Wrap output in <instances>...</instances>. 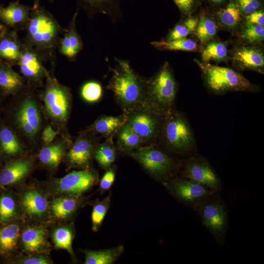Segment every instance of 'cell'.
Here are the masks:
<instances>
[{
    "instance_id": "6da1fadb",
    "label": "cell",
    "mask_w": 264,
    "mask_h": 264,
    "mask_svg": "<svg viewBox=\"0 0 264 264\" xmlns=\"http://www.w3.org/2000/svg\"><path fill=\"white\" fill-rule=\"evenodd\" d=\"M117 66L110 68L112 75L107 88L114 94L117 103L127 113L143 104L147 79L140 76L126 61L115 59Z\"/></svg>"
},
{
    "instance_id": "7a4b0ae2",
    "label": "cell",
    "mask_w": 264,
    "mask_h": 264,
    "mask_svg": "<svg viewBox=\"0 0 264 264\" xmlns=\"http://www.w3.org/2000/svg\"><path fill=\"white\" fill-rule=\"evenodd\" d=\"M177 89L172 69L166 61L153 76L147 79L142 105L165 116L175 109Z\"/></svg>"
},
{
    "instance_id": "3957f363",
    "label": "cell",
    "mask_w": 264,
    "mask_h": 264,
    "mask_svg": "<svg viewBox=\"0 0 264 264\" xmlns=\"http://www.w3.org/2000/svg\"><path fill=\"white\" fill-rule=\"evenodd\" d=\"M24 25L27 32L25 43L42 56L51 55L59 44V35L62 30L53 16L39 5L34 4Z\"/></svg>"
},
{
    "instance_id": "277c9868",
    "label": "cell",
    "mask_w": 264,
    "mask_h": 264,
    "mask_svg": "<svg viewBox=\"0 0 264 264\" xmlns=\"http://www.w3.org/2000/svg\"><path fill=\"white\" fill-rule=\"evenodd\" d=\"M45 78L44 89L41 96L44 111L63 138L71 144L66 127L71 109V91L48 71Z\"/></svg>"
},
{
    "instance_id": "5b68a950",
    "label": "cell",
    "mask_w": 264,
    "mask_h": 264,
    "mask_svg": "<svg viewBox=\"0 0 264 264\" xmlns=\"http://www.w3.org/2000/svg\"><path fill=\"white\" fill-rule=\"evenodd\" d=\"M158 141L168 151L185 157L197 153L196 140L188 118L175 108L165 116Z\"/></svg>"
},
{
    "instance_id": "8992f818",
    "label": "cell",
    "mask_w": 264,
    "mask_h": 264,
    "mask_svg": "<svg viewBox=\"0 0 264 264\" xmlns=\"http://www.w3.org/2000/svg\"><path fill=\"white\" fill-rule=\"evenodd\" d=\"M194 61L200 69L205 88L212 94L222 95L237 91L256 92L261 90L258 86L232 68L203 63L197 59Z\"/></svg>"
},
{
    "instance_id": "52a82bcc",
    "label": "cell",
    "mask_w": 264,
    "mask_h": 264,
    "mask_svg": "<svg viewBox=\"0 0 264 264\" xmlns=\"http://www.w3.org/2000/svg\"><path fill=\"white\" fill-rule=\"evenodd\" d=\"M131 155L156 180L164 184L177 175L180 160H176L156 143L147 145Z\"/></svg>"
},
{
    "instance_id": "ba28073f",
    "label": "cell",
    "mask_w": 264,
    "mask_h": 264,
    "mask_svg": "<svg viewBox=\"0 0 264 264\" xmlns=\"http://www.w3.org/2000/svg\"><path fill=\"white\" fill-rule=\"evenodd\" d=\"M193 210L219 245L223 246L228 227V210L220 193L210 196Z\"/></svg>"
},
{
    "instance_id": "9c48e42d",
    "label": "cell",
    "mask_w": 264,
    "mask_h": 264,
    "mask_svg": "<svg viewBox=\"0 0 264 264\" xmlns=\"http://www.w3.org/2000/svg\"><path fill=\"white\" fill-rule=\"evenodd\" d=\"M23 92L14 111V123L21 135L33 144L41 135L42 116L33 94L30 91Z\"/></svg>"
},
{
    "instance_id": "30bf717a",
    "label": "cell",
    "mask_w": 264,
    "mask_h": 264,
    "mask_svg": "<svg viewBox=\"0 0 264 264\" xmlns=\"http://www.w3.org/2000/svg\"><path fill=\"white\" fill-rule=\"evenodd\" d=\"M178 176L199 183L212 191L220 193V178L208 159L198 153L179 161Z\"/></svg>"
},
{
    "instance_id": "8fae6325",
    "label": "cell",
    "mask_w": 264,
    "mask_h": 264,
    "mask_svg": "<svg viewBox=\"0 0 264 264\" xmlns=\"http://www.w3.org/2000/svg\"><path fill=\"white\" fill-rule=\"evenodd\" d=\"M125 114L127 123L139 135L143 144L147 145L158 142L165 116L143 105Z\"/></svg>"
},
{
    "instance_id": "7c38bea8",
    "label": "cell",
    "mask_w": 264,
    "mask_h": 264,
    "mask_svg": "<svg viewBox=\"0 0 264 264\" xmlns=\"http://www.w3.org/2000/svg\"><path fill=\"white\" fill-rule=\"evenodd\" d=\"M164 185L174 197L192 210L199 203L217 193L199 183L178 176L172 178Z\"/></svg>"
},
{
    "instance_id": "4fadbf2b",
    "label": "cell",
    "mask_w": 264,
    "mask_h": 264,
    "mask_svg": "<svg viewBox=\"0 0 264 264\" xmlns=\"http://www.w3.org/2000/svg\"><path fill=\"white\" fill-rule=\"evenodd\" d=\"M41 54L26 44H22L17 64L21 73L31 86H38L46 77L47 70L42 64Z\"/></svg>"
},
{
    "instance_id": "5bb4252c",
    "label": "cell",
    "mask_w": 264,
    "mask_h": 264,
    "mask_svg": "<svg viewBox=\"0 0 264 264\" xmlns=\"http://www.w3.org/2000/svg\"><path fill=\"white\" fill-rule=\"evenodd\" d=\"M98 180L97 173L88 168L73 171L57 180L59 191L75 197L88 191Z\"/></svg>"
},
{
    "instance_id": "9a60e30c",
    "label": "cell",
    "mask_w": 264,
    "mask_h": 264,
    "mask_svg": "<svg viewBox=\"0 0 264 264\" xmlns=\"http://www.w3.org/2000/svg\"><path fill=\"white\" fill-rule=\"evenodd\" d=\"M229 57L238 71L249 70L264 73V54L258 45L243 44L234 48Z\"/></svg>"
},
{
    "instance_id": "2e32d148",
    "label": "cell",
    "mask_w": 264,
    "mask_h": 264,
    "mask_svg": "<svg viewBox=\"0 0 264 264\" xmlns=\"http://www.w3.org/2000/svg\"><path fill=\"white\" fill-rule=\"evenodd\" d=\"M94 135L84 131L76 138L66 154L70 166L87 169L98 144Z\"/></svg>"
},
{
    "instance_id": "e0dca14e",
    "label": "cell",
    "mask_w": 264,
    "mask_h": 264,
    "mask_svg": "<svg viewBox=\"0 0 264 264\" xmlns=\"http://www.w3.org/2000/svg\"><path fill=\"white\" fill-rule=\"evenodd\" d=\"M121 0H78L79 8L84 9L90 17L98 13L109 16L116 21L121 15Z\"/></svg>"
},
{
    "instance_id": "ac0fdd59",
    "label": "cell",
    "mask_w": 264,
    "mask_h": 264,
    "mask_svg": "<svg viewBox=\"0 0 264 264\" xmlns=\"http://www.w3.org/2000/svg\"><path fill=\"white\" fill-rule=\"evenodd\" d=\"M32 161L26 158H20L7 164L0 172V185L14 184L25 177L31 171Z\"/></svg>"
},
{
    "instance_id": "d6986e66",
    "label": "cell",
    "mask_w": 264,
    "mask_h": 264,
    "mask_svg": "<svg viewBox=\"0 0 264 264\" xmlns=\"http://www.w3.org/2000/svg\"><path fill=\"white\" fill-rule=\"evenodd\" d=\"M126 122V115L124 113L118 116H102L85 131L93 135L100 134L107 138L116 135Z\"/></svg>"
},
{
    "instance_id": "ffe728a7",
    "label": "cell",
    "mask_w": 264,
    "mask_h": 264,
    "mask_svg": "<svg viewBox=\"0 0 264 264\" xmlns=\"http://www.w3.org/2000/svg\"><path fill=\"white\" fill-rule=\"evenodd\" d=\"M76 12L62 38L59 42L60 52L70 60L75 58L83 48V43L76 28Z\"/></svg>"
},
{
    "instance_id": "44dd1931",
    "label": "cell",
    "mask_w": 264,
    "mask_h": 264,
    "mask_svg": "<svg viewBox=\"0 0 264 264\" xmlns=\"http://www.w3.org/2000/svg\"><path fill=\"white\" fill-rule=\"evenodd\" d=\"M31 9L18 1L11 2L6 7L0 8V20L10 26L24 25L29 17Z\"/></svg>"
},
{
    "instance_id": "7402d4cb",
    "label": "cell",
    "mask_w": 264,
    "mask_h": 264,
    "mask_svg": "<svg viewBox=\"0 0 264 264\" xmlns=\"http://www.w3.org/2000/svg\"><path fill=\"white\" fill-rule=\"evenodd\" d=\"M0 88L4 93L13 95L24 88L23 78L6 63H0Z\"/></svg>"
},
{
    "instance_id": "603a6c76",
    "label": "cell",
    "mask_w": 264,
    "mask_h": 264,
    "mask_svg": "<svg viewBox=\"0 0 264 264\" xmlns=\"http://www.w3.org/2000/svg\"><path fill=\"white\" fill-rule=\"evenodd\" d=\"M67 145L71 144L63 139L44 146L38 154L40 161L48 167L57 168L65 156Z\"/></svg>"
},
{
    "instance_id": "cb8c5ba5",
    "label": "cell",
    "mask_w": 264,
    "mask_h": 264,
    "mask_svg": "<svg viewBox=\"0 0 264 264\" xmlns=\"http://www.w3.org/2000/svg\"><path fill=\"white\" fill-rule=\"evenodd\" d=\"M242 16L234 0H229L225 7L220 9L216 14L219 24L224 28L230 31H234L240 26Z\"/></svg>"
},
{
    "instance_id": "d4e9b609",
    "label": "cell",
    "mask_w": 264,
    "mask_h": 264,
    "mask_svg": "<svg viewBox=\"0 0 264 264\" xmlns=\"http://www.w3.org/2000/svg\"><path fill=\"white\" fill-rule=\"evenodd\" d=\"M22 44L16 33L13 32L0 38V58L17 64L22 50Z\"/></svg>"
},
{
    "instance_id": "484cf974",
    "label": "cell",
    "mask_w": 264,
    "mask_h": 264,
    "mask_svg": "<svg viewBox=\"0 0 264 264\" xmlns=\"http://www.w3.org/2000/svg\"><path fill=\"white\" fill-rule=\"evenodd\" d=\"M22 204L24 211L32 216H41L45 213L48 206L46 198L37 191L25 193L22 198Z\"/></svg>"
},
{
    "instance_id": "4316f807",
    "label": "cell",
    "mask_w": 264,
    "mask_h": 264,
    "mask_svg": "<svg viewBox=\"0 0 264 264\" xmlns=\"http://www.w3.org/2000/svg\"><path fill=\"white\" fill-rule=\"evenodd\" d=\"M116 135L117 147L123 153L131 154L143 144L140 137L127 122L120 128Z\"/></svg>"
},
{
    "instance_id": "83f0119b",
    "label": "cell",
    "mask_w": 264,
    "mask_h": 264,
    "mask_svg": "<svg viewBox=\"0 0 264 264\" xmlns=\"http://www.w3.org/2000/svg\"><path fill=\"white\" fill-rule=\"evenodd\" d=\"M0 149L4 154L12 156L23 150V144L16 133L6 126L0 128Z\"/></svg>"
},
{
    "instance_id": "f1b7e54d",
    "label": "cell",
    "mask_w": 264,
    "mask_h": 264,
    "mask_svg": "<svg viewBox=\"0 0 264 264\" xmlns=\"http://www.w3.org/2000/svg\"><path fill=\"white\" fill-rule=\"evenodd\" d=\"M203 45L201 50L202 62L206 63L213 61L220 63L228 59L227 45L225 43L211 40Z\"/></svg>"
},
{
    "instance_id": "f546056e",
    "label": "cell",
    "mask_w": 264,
    "mask_h": 264,
    "mask_svg": "<svg viewBox=\"0 0 264 264\" xmlns=\"http://www.w3.org/2000/svg\"><path fill=\"white\" fill-rule=\"evenodd\" d=\"M22 239L24 249L30 252L41 251L46 243L45 231L40 228H27L23 232Z\"/></svg>"
},
{
    "instance_id": "4dcf8cb0",
    "label": "cell",
    "mask_w": 264,
    "mask_h": 264,
    "mask_svg": "<svg viewBox=\"0 0 264 264\" xmlns=\"http://www.w3.org/2000/svg\"><path fill=\"white\" fill-rule=\"evenodd\" d=\"M122 245L107 249L98 251H88L86 253V264H111L123 252Z\"/></svg>"
},
{
    "instance_id": "1f68e13d",
    "label": "cell",
    "mask_w": 264,
    "mask_h": 264,
    "mask_svg": "<svg viewBox=\"0 0 264 264\" xmlns=\"http://www.w3.org/2000/svg\"><path fill=\"white\" fill-rule=\"evenodd\" d=\"M112 138H107L105 142L98 144L93 154L99 165L105 170L112 166L116 158V149Z\"/></svg>"
},
{
    "instance_id": "d6a6232c",
    "label": "cell",
    "mask_w": 264,
    "mask_h": 264,
    "mask_svg": "<svg viewBox=\"0 0 264 264\" xmlns=\"http://www.w3.org/2000/svg\"><path fill=\"white\" fill-rule=\"evenodd\" d=\"M218 23L213 18L202 13L198 18L195 35L200 44H204L212 40L218 31Z\"/></svg>"
},
{
    "instance_id": "836d02e7",
    "label": "cell",
    "mask_w": 264,
    "mask_h": 264,
    "mask_svg": "<svg viewBox=\"0 0 264 264\" xmlns=\"http://www.w3.org/2000/svg\"><path fill=\"white\" fill-rule=\"evenodd\" d=\"M77 197H64L55 199L51 204V211L57 219H64L71 215L77 209L79 200Z\"/></svg>"
},
{
    "instance_id": "e575fe53",
    "label": "cell",
    "mask_w": 264,
    "mask_h": 264,
    "mask_svg": "<svg viewBox=\"0 0 264 264\" xmlns=\"http://www.w3.org/2000/svg\"><path fill=\"white\" fill-rule=\"evenodd\" d=\"M198 22V18L189 16L176 24L169 32L164 40L171 41L187 38L189 35L195 33Z\"/></svg>"
},
{
    "instance_id": "d590c367",
    "label": "cell",
    "mask_w": 264,
    "mask_h": 264,
    "mask_svg": "<svg viewBox=\"0 0 264 264\" xmlns=\"http://www.w3.org/2000/svg\"><path fill=\"white\" fill-rule=\"evenodd\" d=\"M151 45L159 50H181L195 52L198 49V46L194 40L184 38L182 39L166 41L164 39L159 41H154Z\"/></svg>"
},
{
    "instance_id": "8d00e7d4",
    "label": "cell",
    "mask_w": 264,
    "mask_h": 264,
    "mask_svg": "<svg viewBox=\"0 0 264 264\" xmlns=\"http://www.w3.org/2000/svg\"><path fill=\"white\" fill-rule=\"evenodd\" d=\"M20 227L15 223L8 224L0 228V250L8 253L16 248L20 236Z\"/></svg>"
},
{
    "instance_id": "74e56055",
    "label": "cell",
    "mask_w": 264,
    "mask_h": 264,
    "mask_svg": "<svg viewBox=\"0 0 264 264\" xmlns=\"http://www.w3.org/2000/svg\"><path fill=\"white\" fill-rule=\"evenodd\" d=\"M240 37L245 44L259 45L264 40V27L244 22L241 29Z\"/></svg>"
},
{
    "instance_id": "f35d334b",
    "label": "cell",
    "mask_w": 264,
    "mask_h": 264,
    "mask_svg": "<svg viewBox=\"0 0 264 264\" xmlns=\"http://www.w3.org/2000/svg\"><path fill=\"white\" fill-rule=\"evenodd\" d=\"M110 203V197L108 195L102 200H97L93 205L91 213L92 229L97 231L101 226Z\"/></svg>"
},
{
    "instance_id": "ab89813d",
    "label": "cell",
    "mask_w": 264,
    "mask_h": 264,
    "mask_svg": "<svg viewBox=\"0 0 264 264\" xmlns=\"http://www.w3.org/2000/svg\"><path fill=\"white\" fill-rule=\"evenodd\" d=\"M53 239L56 248L64 249L73 255L72 248V231L68 227L57 228L53 234Z\"/></svg>"
},
{
    "instance_id": "60d3db41",
    "label": "cell",
    "mask_w": 264,
    "mask_h": 264,
    "mask_svg": "<svg viewBox=\"0 0 264 264\" xmlns=\"http://www.w3.org/2000/svg\"><path fill=\"white\" fill-rule=\"evenodd\" d=\"M80 94L83 99L87 102L92 103L100 100L102 96L103 88L101 85L96 81H88L82 87Z\"/></svg>"
},
{
    "instance_id": "b9f144b4",
    "label": "cell",
    "mask_w": 264,
    "mask_h": 264,
    "mask_svg": "<svg viewBox=\"0 0 264 264\" xmlns=\"http://www.w3.org/2000/svg\"><path fill=\"white\" fill-rule=\"evenodd\" d=\"M16 206L14 199L10 196L3 195L0 197V222L7 223L16 216Z\"/></svg>"
},
{
    "instance_id": "7bdbcfd3",
    "label": "cell",
    "mask_w": 264,
    "mask_h": 264,
    "mask_svg": "<svg viewBox=\"0 0 264 264\" xmlns=\"http://www.w3.org/2000/svg\"><path fill=\"white\" fill-rule=\"evenodd\" d=\"M239 8L242 15H246L260 10L261 3L260 0H234Z\"/></svg>"
},
{
    "instance_id": "ee69618b",
    "label": "cell",
    "mask_w": 264,
    "mask_h": 264,
    "mask_svg": "<svg viewBox=\"0 0 264 264\" xmlns=\"http://www.w3.org/2000/svg\"><path fill=\"white\" fill-rule=\"evenodd\" d=\"M115 177V168L111 166L106 170V172L101 179L99 186L101 191L104 192L109 190L113 185Z\"/></svg>"
},
{
    "instance_id": "f6af8a7d",
    "label": "cell",
    "mask_w": 264,
    "mask_h": 264,
    "mask_svg": "<svg viewBox=\"0 0 264 264\" xmlns=\"http://www.w3.org/2000/svg\"><path fill=\"white\" fill-rule=\"evenodd\" d=\"M180 11L185 15H190L194 11L198 0H173Z\"/></svg>"
},
{
    "instance_id": "bcb514c9",
    "label": "cell",
    "mask_w": 264,
    "mask_h": 264,
    "mask_svg": "<svg viewBox=\"0 0 264 264\" xmlns=\"http://www.w3.org/2000/svg\"><path fill=\"white\" fill-rule=\"evenodd\" d=\"M60 134L57 130H54L51 125L46 126L41 132V140L44 146L52 143L57 135Z\"/></svg>"
},
{
    "instance_id": "7dc6e473",
    "label": "cell",
    "mask_w": 264,
    "mask_h": 264,
    "mask_svg": "<svg viewBox=\"0 0 264 264\" xmlns=\"http://www.w3.org/2000/svg\"><path fill=\"white\" fill-rule=\"evenodd\" d=\"M244 16V22L264 25V12L262 9L255 11Z\"/></svg>"
},
{
    "instance_id": "c3c4849f",
    "label": "cell",
    "mask_w": 264,
    "mask_h": 264,
    "mask_svg": "<svg viewBox=\"0 0 264 264\" xmlns=\"http://www.w3.org/2000/svg\"><path fill=\"white\" fill-rule=\"evenodd\" d=\"M21 262L25 264H47L49 263L47 259L42 256L29 257L24 259Z\"/></svg>"
},
{
    "instance_id": "681fc988",
    "label": "cell",
    "mask_w": 264,
    "mask_h": 264,
    "mask_svg": "<svg viewBox=\"0 0 264 264\" xmlns=\"http://www.w3.org/2000/svg\"><path fill=\"white\" fill-rule=\"evenodd\" d=\"M209 2L214 5H218L223 2L225 0H208Z\"/></svg>"
},
{
    "instance_id": "f907efd6",
    "label": "cell",
    "mask_w": 264,
    "mask_h": 264,
    "mask_svg": "<svg viewBox=\"0 0 264 264\" xmlns=\"http://www.w3.org/2000/svg\"><path fill=\"white\" fill-rule=\"evenodd\" d=\"M40 0H37V1H35L34 5H38V3L39 2Z\"/></svg>"
},
{
    "instance_id": "816d5d0a",
    "label": "cell",
    "mask_w": 264,
    "mask_h": 264,
    "mask_svg": "<svg viewBox=\"0 0 264 264\" xmlns=\"http://www.w3.org/2000/svg\"><path fill=\"white\" fill-rule=\"evenodd\" d=\"M0 153H1V151H0Z\"/></svg>"
},
{
    "instance_id": "f5cc1de1",
    "label": "cell",
    "mask_w": 264,
    "mask_h": 264,
    "mask_svg": "<svg viewBox=\"0 0 264 264\" xmlns=\"http://www.w3.org/2000/svg\"><path fill=\"white\" fill-rule=\"evenodd\" d=\"M2 7V6L0 5V9Z\"/></svg>"
}]
</instances>
